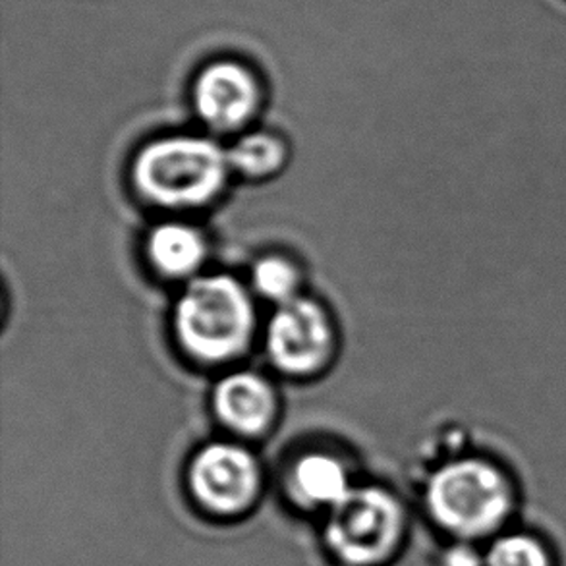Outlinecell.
Listing matches in <instances>:
<instances>
[{"instance_id":"6da1fadb","label":"cell","mask_w":566,"mask_h":566,"mask_svg":"<svg viewBox=\"0 0 566 566\" xmlns=\"http://www.w3.org/2000/svg\"><path fill=\"white\" fill-rule=\"evenodd\" d=\"M229 151L199 136L157 139L139 151L132 177L155 206H206L229 177Z\"/></svg>"},{"instance_id":"7a4b0ae2","label":"cell","mask_w":566,"mask_h":566,"mask_svg":"<svg viewBox=\"0 0 566 566\" xmlns=\"http://www.w3.org/2000/svg\"><path fill=\"white\" fill-rule=\"evenodd\" d=\"M255 314L244 286L229 275L193 279L175 310L186 353L201 361H227L250 345Z\"/></svg>"},{"instance_id":"3957f363","label":"cell","mask_w":566,"mask_h":566,"mask_svg":"<svg viewBox=\"0 0 566 566\" xmlns=\"http://www.w3.org/2000/svg\"><path fill=\"white\" fill-rule=\"evenodd\" d=\"M429 513L447 532L482 537L497 530L513 506L505 472L483 457L451 460L428 483Z\"/></svg>"},{"instance_id":"277c9868","label":"cell","mask_w":566,"mask_h":566,"mask_svg":"<svg viewBox=\"0 0 566 566\" xmlns=\"http://www.w3.org/2000/svg\"><path fill=\"white\" fill-rule=\"evenodd\" d=\"M402 511L397 499L379 488L350 490L331 506L327 542L348 565H376L397 545Z\"/></svg>"},{"instance_id":"5b68a950","label":"cell","mask_w":566,"mask_h":566,"mask_svg":"<svg viewBox=\"0 0 566 566\" xmlns=\"http://www.w3.org/2000/svg\"><path fill=\"white\" fill-rule=\"evenodd\" d=\"M333 345L329 317L314 300L296 298L276 307L268 327V353L289 376H310L322 368Z\"/></svg>"},{"instance_id":"8992f818","label":"cell","mask_w":566,"mask_h":566,"mask_svg":"<svg viewBox=\"0 0 566 566\" xmlns=\"http://www.w3.org/2000/svg\"><path fill=\"white\" fill-rule=\"evenodd\" d=\"M190 485L199 503L209 511L242 513L260 490V468L242 447L207 444L191 462Z\"/></svg>"},{"instance_id":"52a82bcc","label":"cell","mask_w":566,"mask_h":566,"mask_svg":"<svg viewBox=\"0 0 566 566\" xmlns=\"http://www.w3.org/2000/svg\"><path fill=\"white\" fill-rule=\"evenodd\" d=\"M193 103L201 120L214 130H237L255 113L260 87L252 72L242 64L213 62L199 72Z\"/></svg>"},{"instance_id":"ba28073f","label":"cell","mask_w":566,"mask_h":566,"mask_svg":"<svg viewBox=\"0 0 566 566\" xmlns=\"http://www.w3.org/2000/svg\"><path fill=\"white\" fill-rule=\"evenodd\" d=\"M213 405L222 423L242 436L265 431L276 412L271 385L252 371H238L221 379L214 387Z\"/></svg>"},{"instance_id":"9c48e42d","label":"cell","mask_w":566,"mask_h":566,"mask_svg":"<svg viewBox=\"0 0 566 566\" xmlns=\"http://www.w3.org/2000/svg\"><path fill=\"white\" fill-rule=\"evenodd\" d=\"M147 253L167 276H188L203 263L206 244L198 230L182 222H165L147 238Z\"/></svg>"},{"instance_id":"30bf717a","label":"cell","mask_w":566,"mask_h":566,"mask_svg":"<svg viewBox=\"0 0 566 566\" xmlns=\"http://www.w3.org/2000/svg\"><path fill=\"white\" fill-rule=\"evenodd\" d=\"M292 485L300 501L315 506H335L353 490L343 464L327 454H307L300 459L292 472Z\"/></svg>"},{"instance_id":"8fae6325","label":"cell","mask_w":566,"mask_h":566,"mask_svg":"<svg viewBox=\"0 0 566 566\" xmlns=\"http://www.w3.org/2000/svg\"><path fill=\"white\" fill-rule=\"evenodd\" d=\"M286 161V147L271 134H250L238 139L229 151L230 169L244 177L265 178L275 175Z\"/></svg>"},{"instance_id":"7c38bea8","label":"cell","mask_w":566,"mask_h":566,"mask_svg":"<svg viewBox=\"0 0 566 566\" xmlns=\"http://www.w3.org/2000/svg\"><path fill=\"white\" fill-rule=\"evenodd\" d=\"M253 289L260 292L263 298L276 302L279 306L296 298V286H298V273L291 261L269 255L255 263L252 271Z\"/></svg>"},{"instance_id":"4fadbf2b","label":"cell","mask_w":566,"mask_h":566,"mask_svg":"<svg viewBox=\"0 0 566 566\" xmlns=\"http://www.w3.org/2000/svg\"><path fill=\"white\" fill-rule=\"evenodd\" d=\"M485 566H549V559L536 539L513 534L491 545Z\"/></svg>"},{"instance_id":"5bb4252c","label":"cell","mask_w":566,"mask_h":566,"mask_svg":"<svg viewBox=\"0 0 566 566\" xmlns=\"http://www.w3.org/2000/svg\"><path fill=\"white\" fill-rule=\"evenodd\" d=\"M443 566H485V557L470 545H457L444 555Z\"/></svg>"}]
</instances>
